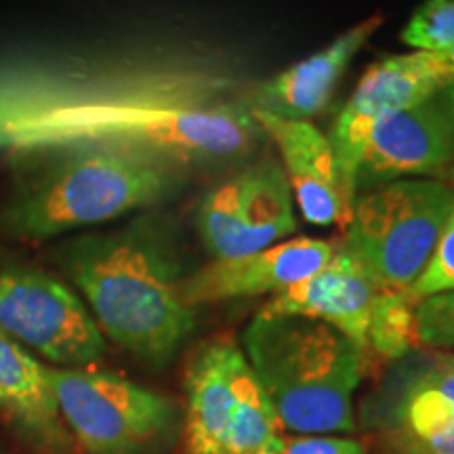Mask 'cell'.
Instances as JSON below:
<instances>
[{
    "label": "cell",
    "mask_w": 454,
    "mask_h": 454,
    "mask_svg": "<svg viewBox=\"0 0 454 454\" xmlns=\"http://www.w3.org/2000/svg\"><path fill=\"white\" fill-rule=\"evenodd\" d=\"M414 325L419 348L454 354V293L419 301Z\"/></svg>",
    "instance_id": "cell-20"
},
{
    "label": "cell",
    "mask_w": 454,
    "mask_h": 454,
    "mask_svg": "<svg viewBox=\"0 0 454 454\" xmlns=\"http://www.w3.org/2000/svg\"><path fill=\"white\" fill-rule=\"evenodd\" d=\"M242 351L284 431L354 434V395L366 351L349 337L314 317L259 311L244 328Z\"/></svg>",
    "instance_id": "cell-4"
},
{
    "label": "cell",
    "mask_w": 454,
    "mask_h": 454,
    "mask_svg": "<svg viewBox=\"0 0 454 454\" xmlns=\"http://www.w3.org/2000/svg\"><path fill=\"white\" fill-rule=\"evenodd\" d=\"M0 331L66 368H84L106 354L87 305L41 270L0 268Z\"/></svg>",
    "instance_id": "cell-9"
},
{
    "label": "cell",
    "mask_w": 454,
    "mask_h": 454,
    "mask_svg": "<svg viewBox=\"0 0 454 454\" xmlns=\"http://www.w3.org/2000/svg\"><path fill=\"white\" fill-rule=\"evenodd\" d=\"M242 173L244 187L236 213L231 259L274 247L297 230L293 190L280 164L268 160Z\"/></svg>",
    "instance_id": "cell-17"
},
{
    "label": "cell",
    "mask_w": 454,
    "mask_h": 454,
    "mask_svg": "<svg viewBox=\"0 0 454 454\" xmlns=\"http://www.w3.org/2000/svg\"><path fill=\"white\" fill-rule=\"evenodd\" d=\"M381 288L360 261L337 242L333 259L293 286L276 293L259 311L270 316H305L337 328L366 351L374 299Z\"/></svg>",
    "instance_id": "cell-14"
},
{
    "label": "cell",
    "mask_w": 454,
    "mask_h": 454,
    "mask_svg": "<svg viewBox=\"0 0 454 454\" xmlns=\"http://www.w3.org/2000/svg\"><path fill=\"white\" fill-rule=\"evenodd\" d=\"M57 261L87 299L101 333L147 364H167L194 331L175 231L160 215L74 238Z\"/></svg>",
    "instance_id": "cell-1"
},
{
    "label": "cell",
    "mask_w": 454,
    "mask_h": 454,
    "mask_svg": "<svg viewBox=\"0 0 454 454\" xmlns=\"http://www.w3.org/2000/svg\"><path fill=\"white\" fill-rule=\"evenodd\" d=\"M448 81L450 78L435 53L423 51L385 57L362 74L354 95L326 135L340 173L354 194V170L371 130L385 118L434 98Z\"/></svg>",
    "instance_id": "cell-10"
},
{
    "label": "cell",
    "mask_w": 454,
    "mask_h": 454,
    "mask_svg": "<svg viewBox=\"0 0 454 454\" xmlns=\"http://www.w3.org/2000/svg\"><path fill=\"white\" fill-rule=\"evenodd\" d=\"M248 107H200L145 95L43 99L0 110V145L15 150L99 141L167 156L184 167H221L257 145Z\"/></svg>",
    "instance_id": "cell-2"
},
{
    "label": "cell",
    "mask_w": 454,
    "mask_h": 454,
    "mask_svg": "<svg viewBox=\"0 0 454 454\" xmlns=\"http://www.w3.org/2000/svg\"><path fill=\"white\" fill-rule=\"evenodd\" d=\"M280 454H364L360 442L340 435H299L288 440Z\"/></svg>",
    "instance_id": "cell-22"
},
{
    "label": "cell",
    "mask_w": 454,
    "mask_h": 454,
    "mask_svg": "<svg viewBox=\"0 0 454 454\" xmlns=\"http://www.w3.org/2000/svg\"><path fill=\"white\" fill-rule=\"evenodd\" d=\"M400 41L423 53H444L454 47V0H425L414 9Z\"/></svg>",
    "instance_id": "cell-19"
},
{
    "label": "cell",
    "mask_w": 454,
    "mask_h": 454,
    "mask_svg": "<svg viewBox=\"0 0 454 454\" xmlns=\"http://www.w3.org/2000/svg\"><path fill=\"white\" fill-rule=\"evenodd\" d=\"M452 356H454V354H452Z\"/></svg>",
    "instance_id": "cell-26"
},
{
    "label": "cell",
    "mask_w": 454,
    "mask_h": 454,
    "mask_svg": "<svg viewBox=\"0 0 454 454\" xmlns=\"http://www.w3.org/2000/svg\"><path fill=\"white\" fill-rule=\"evenodd\" d=\"M0 414L38 454H76L51 385V368L0 331Z\"/></svg>",
    "instance_id": "cell-15"
},
{
    "label": "cell",
    "mask_w": 454,
    "mask_h": 454,
    "mask_svg": "<svg viewBox=\"0 0 454 454\" xmlns=\"http://www.w3.org/2000/svg\"><path fill=\"white\" fill-rule=\"evenodd\" d=\"M450 181H452V187H454V167L450 168Z\"/></svg>",
    "instance_id": "cell-25"
},
{
    "label": "cell",
    "mask_w": 454,
    "mask_h": 454,
    "mask_svg": "<svg viewBox=\"0 0 454 454\" xmlns=\"http://www.w3.org/2000/svg\"><path fill=\"white\" fill-rule=\"evenodd\" d=\"M454 211V187L438 179H400L356 198L340 247L379 288L408 291Z\"/></svg>",
    "instance_id": "cell-6"
},
{
    "label": "cell",
    "mask_w": 454,
    "mask_h": 454,
    "mask_svg": "<svg viewBox=\"0 0 454 454\" xmlns=\"http://www.w3.org/2000/svg\"><path fill=\"white\" fill-rule=\"evenodd\" d=\"M30 152L44 154L43 162L3 217L4 231L26 240H47L150 208L185 184L184 164L137 147L78 141Z\"/></svg>",
    "instance_id": "cell-3"
},
{
    "label": "cell",
    "mask_w": 454,
    "mask_h": 454,
    "mask_svg": "<svg viewBox=\"0 0 454 454\" xmlns=\"http://www.w3.org/2000/svg\"><path fill=\"white\" fill-rule=\"evenodd\" d=\"M419 301L408 291L381 288L374 299L366 337V354L374 351L389 362H397L419 348L414 309Z\"/></svg>",
    "instance_id": "cell-18"
},
{
    "label": "cell",
    "mask_w": 454,
    "mask_h": 454,
    "mask_svg": "<svg viewBox=\"0 0 454 454\" xmlns=\"http://www.w3.org/2000/svg\"><path fill=\"white\" fill-rule=\"evenodd\" d=\"M187 454H280L286 440L268 394L231 339L204 343L185 372Z\"/></svg>",
    "instance_id": "cell-5"
},
{
    "label": "cell",
    "mask_w": 454,
    "mask_h": 454,
    "mask_svg": "<svg viewBox=\"0 0 454 454\" xmlns=\"http://www.w3.org/2000/svg\"><path fill=\"white\" fill-rule=\"evenodd\" d=\"M454 162V124L440 90L385 118L368 135L354 170V190L440 175Z\"/></svg>",
    "instance_id": "cell-11"
},
{
    "label": "cell",
    "mask_w": 454,
    "mask_h": 454,
    "mask_svg": "<svg viewBox=\"0 0 454 454\" xmlns=\"http://www.w3.org/2000/svg\"><path fill=\"white\" fill-rule=\"evenodd\" d=\"M440 98H442V101H444L446 110H448V114H450V121L454 124V78L452 81H448L444 87L440 89Z\"/></svg>",
    "instance_id": "cell-23"
},
{
    "label": "cell",
    "mask_w": 454,
    "mask_h": 454,
    "mask_svg": "<svg viewBox=\"0 0 454 454\" xmlns=\"http://www.w3.org/2000/svg\"><path fill=\"white\" fill-rule=\"evenodd\" d=\"M435 57H438L440 66L444 67V72L448 74V78H454V47L444 51V53H435Z\"/></svg>",
    "instance_id": "cell-24"
},
{
    "label": "cell",
    "mask_w": 454,
    "mask_h": 454,
    "mask_svg": "<svg viewBox=\"0 0 454 454\" xmlns=\"http://www.w3.org/2000/svg\"><path fill=\"white\" fill-rule=\"evenodd\" d=\"M337 242L293 238L253 254L213 259L184 280V297L192 308L215 301L276 294L320 271L333 259Z\"/></svg>",
    "instance_id": "cell-13"
},
{
    "label": "cell",
    "mask_w": 454,
    "mask_h": 454,
    "mask_svg": "<svg viewBox=\"0 0 454 454\" xmlns=\"http://www.w3.org/2000/svg\"><path fill=\"white\" fill-rule=\"evenodd\" d=\"M248 114L280 152L301 215L314 225H339L343 230L357 196L340 173L326 135L309 121H286L251 107Z\"/></svg>",
    "instance_id": "cell-12"
},
{
    "label": "cell",
    "mask_w": 454,
    "mask_h": 454,
    "mask_svg": "<svg viewBox=\"0 0 454 454\" xmlns=\"http://www.w3.org/2000/svg\"><path fill=\"white\" fill-rule=\"evenodd\" d=\"M362 419L383 454H454V356L414 349L394 362Z\"/></svg>",
    "instance_id": "cell-8"
},
{
    "label": "cell",
    "mask_w": 454,
    "mask_h": 454,
    "mask_svg": "<svg viewBox=\"0 0 454 454\" xmlns=\"http://www.w3.org/2000/svg\"><path fill=\"white\" fill-rule=\"evenodd\" d=\"M61 417L87 454H144L170 440L173 400L93 368H51Z\"/></svg>",
    "instance_id": "cell-7"
},
{
    "label": "cell",
    "mask_w": 454,
    "mask_h": 454,
    "mask_svg": "<svg viewBox=\"0 0 454 454\" xmlns=\"http://www.w3.org/2000/svg\"><path fill=\"white\" fill-rule=\"evenodd\" d=\"M381 24L383 15H371L334 38L328 47L286 67L270 81L259 82L253 89L248 107L286 121H309L317 116L333 99L337 82L351 59Z\"/></svg>",
    "instance_id": "cell-16"
},
{
    "label": "cell",
    "mask_w": 454,
    "mask_h": 454,
    "mask_svg": "<svg viewBox=\"0 0 454 454\" xmlns=\"http://www.w3.org/2000/svg\"><path fill=\"white\" fill-rule=\"evenodd\" d=\"M408 293L417 301L434 297V294L454 293V211L442 230L427 265L417 282L408 288Z\"/></svg>",
    "instance_id": "cell-21"
}]
</instances>
